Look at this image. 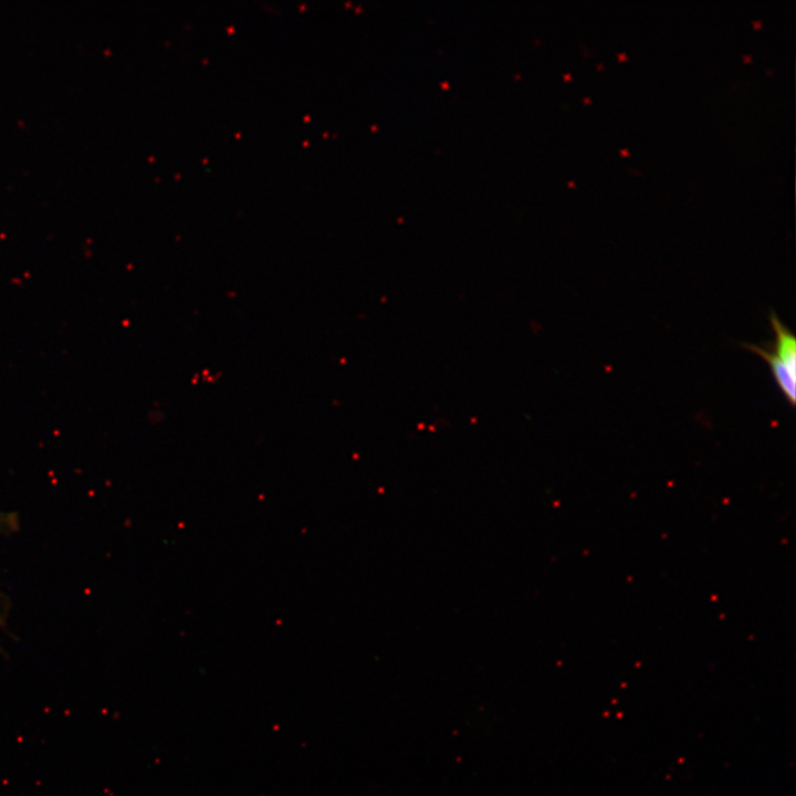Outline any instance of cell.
I'll return each mask as SVG.
<instances>
[{"instance_id": "277c9868", "label": "cell", "mask_w": 796, "mask_h": 796, "mask_svg": "<svg viewBox=\"0 0 796 796\" xmlns=\"http://www.w3.org/2000/svg\"><path fill=\"white\" fill-rule=\"evenodd\" d=\"M627 150H628V149H620V151H621L622 154H625V155H628V154H629V151H627Z\"/></svg>"}, {"instance_id": "3957f363", "label": "cell", "mask_w": 796, "mask_h": 796, "mask_svg": "<svg viewBox=\"0 0 796 796\" xmlns=\"http://www.w3.org/2000/svg\"><path fill=\"white\" fill-rule=\"evenodd\" d=\"M617 56H618L620 60L626 57L624 52H622V53H618Z\"/></svg>"}, {"instance_id": "6da1fadb", "label": "cell", "mask_w": 796, "mask_h": 796, "mask_svg": "<svg viewBox=\"0 0 796 796\" xmlns=\"http://www.w3.org/2000/svg\"><path fill=\"white\" fill-rule=\"evenodd\" d=\"M743 346L768 364L777 387L793 407L796 401V379L790 375L787 367L778 359L772 348L752 344H744Z\"/></svg>"}, {"instance_id": "7a4b0ae2", "label": "cell", "mask_w": 796, "mask_h": 796, "mask_svg": "<svg viewBox=\"0 0 796 796\" xmlns=\"http://www.w3.org/2000/svg\"><path fill=\"white\" fill-rule=\"evenodd\" d=\"M769 322L775 334V343L772 348L778 359L787 367L790 375L796 379V338L792 331L784 325L775 313L769 316Z\"/></svg>"}]
</instances>
